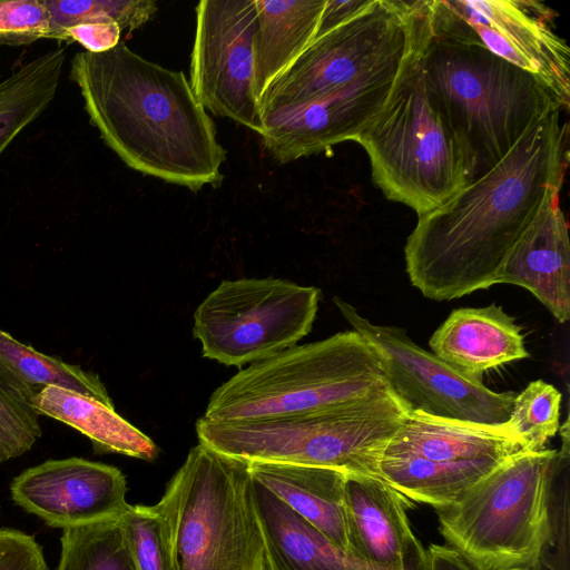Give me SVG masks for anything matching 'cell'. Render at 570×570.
I'll return each mask as SVG.
<instances>
[{"label":"cell","mask_w":570,"mask_h":570,"mask_svg":"<svg viewBox=\"0 0 570 570\" xmlns=\"http://www.w3.org/2000/svg\"><path fill=\"white\" fill-rule=\"evenodd\" d=\"M556 110L533 125L491 169L417 216L404 246L411 284L451 301L498 284L517 240L569 164L568 124Z\"/></svg>","instance_id":"6da1fadb"},{"label":"cell","mask_w":570,"mask_h":570,"mask_svg":"<svg viewBox=\"0 0 570 570\" xmlns=\"http://www.w3.org/2000/svg\"><path fill=\"white\" fill-rule=\"evenodd\" d=\"M69 77L91 125L128 167L193 191L220 185L226 150L184 72L120 41L104 52H77Z\"/></svg>","instance_id":"7a4b0ae2"},{"label":"cell","mask_w":570,"mask_h":570,"mask_svg":"<svg viewBox=\"0 0 570 570\" xmlns=\"http://www.w3.org/2000/svg\"><path fill=\"white\" fill-rule=\"evenodd\" d=\"M425 10V0H419L413 38L394 86L354 139L366 151L372 179L385 197L417 216L474 178L471 156L424 72Z\"/></svg>","instance_id":"3957f363"},{"label":"cell","mask_w":570,"mask_h":570,"mask_svg":"<svg viewBox=\"0 0 570 570\" xmlns=\"http://www.w3.org/2000/svg\"><path fill=\"white\" fill-rule=\"evenodd\" d=\"M155 507L169 570H266L247 462L198 443Z\"/></svg>","instance_id":"277c9868"},{"label":"cell","mask_w":570,"mask_h":570,"mask_svg":"<svg viewBox=\"0 0 570 570\" xmlns=\"http://www.w3.org/2000/svg\"><path fill=\"white\" fill-rule=\"evenodd\" d=\"M422 57L426 79L471 156L474 178L533 125L568 109L535 76L481 47L432 33L426 10Z\"/></svg>","instance_id":"5b68a950"},{"label":"cell","mask_w":570,"mask_h":570,"mask_svg":"<svg viewBox=\"0 0 570 570\" xmlns=\"http://www.w3.org/2000/svg\"><path fill=\"white\" fill-rule=\"evenodd\" d=\"M389 391L377 348L357 331L295 345L239 370L203 417L248 421L328 409Z\"/></svg>","instance_id":"8992f818"},{"label":"cell","mask_w":570,"mask_h":570,"mask_svg":"<svg viewBox=\"0 0 570 570\" xmlns=\"http://www.w3.org/2000/svg\"><path fill=\"white\" fill-rule=\"evenodd\" d=\"M407 411L390 391L282 416L216 422L199 417V443L245 461L325 466L377 475L383 451Z\"/></svg>","instance_id":"52a82bcc"},{"label":"cell","mask_w":570,"mask_h":570,"mask_svg":"<svg viewBox=\"0 0 570 570\" xmlns=\"http://www.w3.org/2000/svg\"><path fill=\"white\" fill-rule=\"evenodd\" d=\"M558 451H520L455 502L436 508L439 531L475 570H542Z\"/></svg>","instance_id":"ba28073f"},{"label":"cell","mask_w":570,"mask_h":570,"mask_svg":"<svg viewBox=\"0 0 570 570\" xmlns=\"http://www.w3.org/2000/svg\"><path fill=\"white\" fill-rule=\"evenodd\" d=\"M523 450L507 423L484 425L407 412L383 451L377 475L403 497L436 509L455 502Z\"/></svg>","instance_id":"9c48e42d"},{"label":"cell","mask_w":570,"mask_h":570,"mask_svg":"<svg viewBox=\"0 0 570 570\" xmlns=\"http://www.w3.org/2000/svg\"><path fill=\"white\" fill-rule=\"evenodd\" d=\"M321 291L266 278L223 281L194 312L203 356L242 368L285 351L313 327Z\"/></svg>","instance_id":"30bf717a"},{"label":"cell","mask_w":570,"mask_h":570,"mask_svg":"<svg viewBox=\"0 0 570 570\" xmlns=\"http://www.w3.org/2000/svg\"><path fill=\"white\" fill-rule=\"evenodd\" d=\"M419 0H371L347 21L314 39L258 100L262 124L331 95L363 73L404 53L412 40Z\"/></svg>","instance_id":"8fae6325"},{"label":"cell","mask_w":570,"mask_h":570,"mask_svg":"<svg viewBox=\"0 0 570 570\" xmlns=\"http://www.w3.org/2000/svg\"><path fill=\"white\" fill-rule=\"evenodd\" d=\"M432 33L481 47L535 76L566 106L570 49L553 10L531 0H426Z\"/></svg>","instance_id":"7c38bea8"},{"label":"cell","mask_w":570,"mask_h":570,"mask_svg":"<svg viewBox=\"0 0 570 570\" xmlns=\"http://www.w3.org/2000/svg\"><path fill=\"white\" fill-rule=\"evenodd\" d=\"M333 302L353 330L377 348L387 389L407 412L484 425L509 421L518 393L494 392L415 344L404 328L373 324L342 298Z\"/></svg>","instance_id":"4fadbf2b"},{"label":"cell","mask_w":570,"mask_h":570,"mask_svg":"<svg viewBox=\"0 0 570 570\" xmlns=\"http://www.w3.org/2000/svg\"><path fill=\"white\" fill-rule=\"evenodd\" d=\"M255 0H203L196 7L190 55L191 89L205 109L258 135L255 92Z\"/></svg>","instance_id":"5bb4252c"},{"label":"cell","mask_w":570,"mask_h":570,"mask_svg":"<svg viewBox=\"0 0 570 570\" xmlns=\"http://www.w3.org/2000/svg\"><path fill=\"white\" fill-rule=\"evenodd\" d=\"M409 48L344 88L265 122L259 134L265 150L277 163L286 164L354 141L385 104Z\"/></svg>","instance_id":"9a60e30c"},{"label":"cell","mask_w":570,"mask_h":570,"mask_svg":"<svg viewBox=\"0 0 570 570\" xmlns=\"http://www.w3.org/2000/svg\"><path fill=\"white\" fill-rule=\"evenodd\" d=\"M116 466L82 458L48 460L17 475L13 502L51 528H76L120 518L129 504Z\"/></svg>","instance_id":"2e32d148"},{"label":"cell","mask_w":570,"mask_h":570,"mask_svg":"<svg viewBox=\"0 0 570 570\" xmlns=\"http://www.w3.org/2000/svg\"><path fill=\"white\" fill-rule=\"evenodd\" d=\"M346 558L352 570H429V553L413 534L407 502L379 476L345 481Z\"/></svg>","instance_id":"e0dca14e"},{"label":"cell","mask_w":570,"mask_h":570,"mask_svg":"<svg viewBox=\"0 0 570 570\" xmlns=\"http://www.w3.org/2000/svg\"><path fill=\"white\" fill-rule=\"evenodd\" d=\"M561 189L551 190L535 217L511 248L498 284L533 294L560 323L570 318V242Z\"/></svg>","instance_id":"ac0fdd59"},{"label":"cell","mask_w":570,"mask_h":570,"mask_svg":"<svg viewBox=\"0 0 570 570\" xmlns=\"http://www.w3.org/2000/svg\"><path fill=\"white\" fill-rule=\"evenodd\" d=\"M429 344L436 357L480 380L491 368L529 357L521 327L497 304L454 309Z\"/></svg>","instance_id":"d6986e66"},{"label":"cell","mask_w":570,"mask_h":570,"mask_svg":"<svg viewBox=\"0 0 570 570\" xmlns=\"http://www.w3.org/2000/svg\"><path fill=\"white\" fill-rule=\"evenodd\" d=\"M254 481L266 488L335 547L346 551L345 481L337 469L285 463L250 462Z\"/></svg>","instance_id":"ffe728a7"},{"label":"cell","mask_w":570,"mask_h":570,"mask_svg":"<svg viewBox=\"0 0 570 570\" xmlns=\"http://www.w3.org/2000/svg\"><path fill=\"white\" fill-rule=\"evenodd\" d=\"M253 483L266 570H352L345 552L266 488Z\"/></svg>","instance_id":"44dd1931"},{"label":"cell","mask_w":570,"mask_h":570,"mask_svg":"<svg viewBox=\"0 0 570 570\" xmlns=\"http://www.w3.org/2000/svg\"><path fill=\"white\" fill-rule=\"evenodd\" d=\"M39 415L60 421L86 435L98 454L118 453L145 461L158 456L155 442L115 410L94 397L59 386L43 387L32 400Z\"/></svg>","instance_id":"7402d4cb"},{"label":"cell","mask_w":570,"mask_h":570,"mask_svg":"<svg viewBox=\"0 0 570 570\" xmlns=\"http://www.w3.org/2000/svg\"><path fill=\"white\" fill-rule=\"evenodd\" d=\"M255 92L267 87L313 41L326 0H255Z\"/></svg>","instance_id":"603a6c76"},{"label":"cell","mask_w":570,"mask_h":570,"mask_svg":"<svg viewBox=\"0 0 570 570\" xmlns=\"http://www.w3.org/2000/svg\"><path fill=\"white\" fill-rule=\"evenodd\" d=\"M0 379L32 405L46 386L63 387L115 406L98 374L46 355L0 330Z\"/></svg>","instance_id":"cb8c5ba5"},{"label":"cell","mask_w":570,"mask_h":570,"mask_svg":"<svg viewBox=\"0 0 570 570\" xmlns=\"http://www.w3.org/2000/svg\"><path fill=\"white\" fill-rule=\"evenodd\" d=\"M66 57L57 47L0 81V155L55 99Z\"/></svg>","instance_id":"d4e9b609"},{"label":"cell","mask_w":570,"mask_h":570,"mask_svg":"<svg viewBox=\"0 0 570 570\" xmlns=\"http://www.w3.org/2000/svg\"><path fill=\"white\" fill-rule=\"evenodd\" d=\"M57 570H136L120 518L67 528Z\"/></svg>","instance_id":"484cf974"},{"label":"cell","mask_w":570,"mask_h":570,"mask_svg":"<svg viewBox=\"0 0 570 570\" xmlns=\"http://www.w3.org/2000/svg\"><path fill=\"white\" fill-rule=\"evenodd\" d=\"M50 16L48 39L61 40L66 29L82 22H117L132 31L157 12L153 0H43Z\"/></svg>","instance_id":"4316f807"},{"label":"cell","mask_w":570,"mask_h":570,"mask_svg":"<svg viewBox=\"0 0 570 570\" xmlns=\"http://www.w3.org/2000/svg\"><path fill=\"white\" fill-rule=\"evenodd\" d=\"M562 394L551 384L537 380L517 394L507 424L525 451L546 449L559 430Z\"/></svg>","instance_id":"83f0119b"},{"label":"cell","mask_w":570,"mask_h":570,"mask_svg":"<svg viewBox=\"0 0 570 570\" xmlns=\"http://www.w3.org/2000/svg\"><path fill=\"white\" fill-rule=\"evenodd\" d=\"M562 446L558 452L549 491V542L542 567L569 570V423L561 428Z\"/></svg>","instance_id":"f1b7e54d"},{"label":"cell","mask_w":570,"mask_h":570,"mask_svg":"<svg viewBox=\"0 0 570 570\" xmlns=\"http://www.w3.org/2000/svg\"><path fill=\"white\" fill-rule=\"evenodd\" d=\"M120 521L136 570H169L156 507L129 504Z\"/></svg>","instance_id":"f546056e"},{"label":"cell","mask_w":570,"mask_h":570,"mask_svg":"<svg viewBox=\"0 0 570 570\" xmlns=\"http://www.w3.org/2000/svg\"><path fill=\"white\" fill-rule=\"evenodd\" d=\"M39 414L0 379V462L21 456L42 435Z\"/></svg>","instance_id":"4dcf8cb0"},{"label":"cell","mask_w":570,"mask_h":570,"mask_svg":"<svg viewBox=\"0 0 570 570\" xmlns=\"http://www.w3.org/2000/svg\"><path fill=\"white\" fill-rule=\"evenodd\" d=\"M50 16L43 0L0 1V45L28 46L48 39Z\"/></svg>","instance_id":"1f68e13d"},{"label":"cell","mask_w":570,"mask_h":570,"mask_svg":"<svg viewBox=\"0 0 570 570\" xmlns=\"http://www.w3.org/2000/svg\"><path fill=\"white\" fill-rule=\"evenodd\" d=\"M0 570H48L36 538L16 529H0Z\"/></svg>","instance_id":"d6a6232c"},{"label":"cell","mask_w":570,"mask_h":570,"mask_svg":"<svg viewBox=\"0 0 570 570\" xmlns=\"http://www.w3.org/2000/svg\"><path fill=\"white\" fill-rule=\"evenodd\" d=\"M121 32L114 21L82 22L66 29L60 41L78 42L89 52H104L120 42Z\"/></svg>","instance_id":"836d02e7"},{"label":"cell","mask_w":570,"mask_h":570,"mask_svg":"<svg viewBox=\"0 0 570 570\" xmlns=\"http://www.w3.org/2000/svg\"><path fill=\"white\" fill-rule=\"evenodd\" d=\"M370 2L371 0H326L314 39L347 21Z\"/></svg>","instance_id":"e575fe53"},{"label":"cell","mask_w":570,"mask_h":570,"mask_svg":"<svg viewBox=\"0 0 570 570\" xmlns=\"http://www.w3.org/2000/svg\"><path fill=\"white\" fill-rule=\"evenodd\" d=\"M428 553L429 570H475L451 547L431 544Z\"/></svg>","instance_id":"d590c367"}]
</instances>
